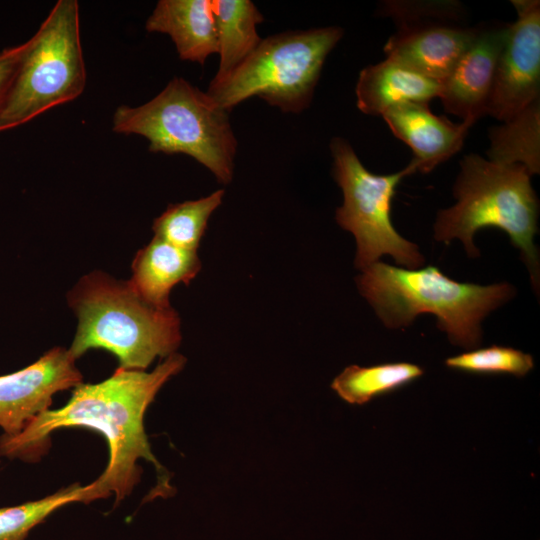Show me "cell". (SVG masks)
<instances>
[{
  "label": "cell",
  "mask_w": 540,
  "mask_h": 540,
  "mask_svg": "<svg viewBox=\"0 0 540 540\" xmlns=\"http://www.w3.org/2000/svg\"><path fill=\"white\" fill-rule=\"evenodd\" d=\"M67 299L78 318L68 349L75 360L90 349H103L117 357L120 368L145 371L180 345L177 312L147 303L128 281L94 271L79 280Z\"/></svg>",
  "instance_id": "3"
},
{
  "label": "cell",
  "mask_w": 540,
  "mask_h": 540,
  "mask_svg": "<svg viewBox=\"0 0 540 540\" xmlns=\"http://www.w3.org/2000/svg\"><path fill=\"white\" fill-rule=\"evenodd\" d=\"M440 92L441 82L391 58L363 68L355 88L357 107L369 116L405 103H429Z\"/></svg>",
  "instance_id": "15"
},
{
  "label": "cell",
  "mask_w": 540,
  "mask_h": 540,
  "mask_svg": "<svg viewBox=\"0 0 540 540\" xmlns=\"http://www.w3.org/2000/svg\"><path fill=\"white\" fill-rule=\"evenodd\" d=\"M447 367L474 374H510L525 376L534 366L530 354L493 345L465 352L446 359Z\"/></svg>",
  "instance_id": "22"
},
{
  "label": "cell",
  "mask_w": 540,
  "mask_h": 540,
  "mask_svg": "<svg viewBox=\"0 0 540 540\" xmlns=\"http://www.w3.org/2000/svg\"><path fill=\"white\" fill-rule=\"evenodd\" d=\"M343 37L336 26L286 31L261 40L257 48L207 93L230 112L257 96L283 112L308 108L324 62Z\"/></svg>",
  "instance_id": "6"
},
{
  "label": "cell",
  "mask_w": 540,
  "mask_h": 540,
  "mask_svg": "<svg viewBox=\"0 0 540 540\" xmlns=\"http://www.w3.org/2000/svg\"><path fill=\"white\" fill-rule=\"evenodd\" d=\"M219 66L211 83L228 77L259 45L257 25L263 15L250 0H212Z\"/></svg>",
  "instance_id": "17"
},
{
  "label": "cell",
  "mask_w": 540,
  "mask_h": 540,
  "mask_svg": "<svg viewBox=\"0 0 540 540\" xmlns=\"http://www.w3.org/2000/svg\"><path fill=\"white\" fill-rule=\"evenodd\" d=\"M77 0H58L27 47L0 113V131L70 102L85 89Z\"/></svg>",
  "instance_id": "7"
},
{
  "label": "cell",
  "mask_w": 540,
  "mask_h": 540,
  "mask_svg": "<svg viewBox=\"0 0 540 540\" xmlns=\"http://www.w3.org/2000/svg\"><path fill=\"white\" fill-rule=\"evenodd\" d=\"M382 15L391 17L396 31L384 45L386 58L442 82L475 38L456 1H385Z\"/></svg>",
  "instance_id": "9"
},
{
  "label": "cell",
  "mask_w": 540,
  "mask_h": 540,
  "mask_svg": "<svg viewBox=\"0 0 540 540\" xmlns=\"http://www.w3.org/2000/svg\"><path fill=\"white\" fill-rule=\"evenodd\" d=\"M131 268L128 282L134 291L147 303L168 308L171 290L179 283L188 285L200 271L201 262L197 251L153 237L137 252Z\"/></svg>",
  "instance_id": "16"
},
{
  "label": "cell",
  "mask_w": 540,
  "mask_h": 540,
  "mask_svg": "<svg viewBox=\"0 0 540 540\" xmlns=\"http://www.w3.org/2000/svg\"><path fill=\"white\" fill-rule=\"evenodd\" d=\"M488 160L500 164H520L531 175L540 171V99L493 127L489 133Z\"/></svg>",
  "instance_id": "18"
},
{
  "label": "cell",
  "mask_w": 540,
  "mask_h": 540,
  "mask_svg": "<svg viewBox=\"0 0 540 540\" xmlns=\"http://www.w3.org/2000/svg\"><path fill=\"white\" fill-rule=\"evenodd\" d=\"M87 485L76 483L44 498L0 508V540H26L30 531L57 509L83 502Z\"/></svg>",
  "instance_id": "21"
},
{
  "label": "cell",
  "mask_w": 540,
  "mask_h": 540,
  "mask_svg": "<svg viewBox=\"0 0 540 540\" xmlns=\"http://www.w3.org/2000/svg\"><path fill=\"white\" fill-rule=\"evenodd\" d=\"M356 284L386 327H408L430 313L449 341L467 350L481 344L482 320L515 295L508 283L457 282L432 265L406 269L381 261L361 271Z\"/></svg>",
  "instance_id": "2"
},
{
  "label": "cell",
  "mask_w": 540,
  "mask_h": 540,
  "mask_svg": "<svg viewBox=\"0 0 540 540\" xmlns=\"http://www.w3.org/2000/svg\"><path fill=\"white\" fill-rule=\"evenodd\" d=\"M423 373L420 366L407 362L369 367L350 365L334 378L331 388L347 403L363 405L414 381Z\"/></svg>",
  "instance_id": "19"
},
{
  "label": "cell",
  "mask_w": 540,
  "mask_h": 540,
  "mask_svg": "<svg viewBox=\"0 0 540 540\" xmlns=\"http://www.w3.org/2000/svg\"><path fill=\"white\" fill-rule=\"evenodd\" d=\"M178 353L166 357L151 372L118 368L106 380L81 383L61 408L47 409L35 416L14 436H0V457L33 462L44 453L52 432L59 428L82 426L100 432L109 447L104 472L87 485L85 503L115 495L119 503L140 481L139 459L156 467L168 481L164 468L151 451L144 430V414L161 387L185 366ZM158 481V483H159Z\"/></svg>",
  "instance_id": "1"
},
{
  "label": "cell",
  "mask_w": 540,
  "mask_h": 540,
  "mask_svg": "<svg viewBox=\"0 0 540 540\" xmlns=\"http://www.w3.org/2000/svg\"><path fill=\"white\" fill-rule=\"evenodd\" d=\"M224 190L208 196L171 204L153 222L154 237L177 247L197 251L211 214L221 205Z\"/></svg>",
  "instance_id": "20"
},
{
  "label": "cell",
  "mask_w": 540,
  "mask_h": 540,
  "mask_svg": "<svg viewBox=\"0 0 540 540\" xmlns=\"http://www.w3.org/2000/svg\"><path fill=\"white\" fill-rule=\"evenodd\" d=\"M510 24H479L477 34L441 82L444 109L473 124L486 115L495 69Z\"/></svg>",
  "instance_id": "12"
},
{
  "label": "cell",
  "mask_w": 540,
  "mask_h": 540,
  "mask_svg": "<svg viewBox=\"0 0 540 540\" xmlns=\"http://www.w3.org/2000/svg\"><path fill=\"white\" fill-rule=\"evenodd\" d=\"M382 117L392 133L412 149L411 163L421 173L431 172L457 153L474 125L469 121L454 123L435 115L426 102L397 105Z\"/></svg>",
  "instance_id": "13"
},
{
  "label": "cell",
  "mask_w": 540,
  "mask_h": 540,
  "mask_svg": "<svg viewBox=\"0 0 540 540\" xmlns=\"http://www.w3.org/2000/svg\"><path fill=\"white\" fill-rule=\"evenodd\" d=\"M145 28L169 35L183 61L203 65L210 55L218 53L212 0H160Z\"/></svg>",
  "instance_id": "14"
},
{
  "label": "cell",
  "mask_w": 540,
  "mask_h": 540,
  "mask_svg": "<svg viewBox=\"0 0 540 540\" xmlns=\"http://www.w3.org/2000/svg\"><path fill=\"white\" fill-rule=\"evenodd\" d=\"M517 19L500 52L486 115L505 122L540 99V2L513 0Z\"/></svg>",
  "instance_id": "10"
},
{
  "label": "cell",
  "mask_w": 540,
  "mask_h": 540,
  "mask_svg": "<svg viewBox=\"0 0 540 540\" xmlns=\"http://www.w3.org/2000/svg\"><path fill=\"white\" fill-rule=\"evenodd\" d=\"M113 131L144 137L154 153L190 156L221 184L232 181L238 142L229 111L182 77L140 106H119Z\"/></svg>",
  "instance_id": "5"
},
{
  "label": "cell",
  "mask_w": 540,
  "mask_h": 540,
  "mask_svg": "<svg viewBox=\"0 0 540 540\" xmlns=\"http://www.w3.org/2000/svg\"><path fill=\"white\" fill-rule=\"evenodd\" d=\"M330 150L333 176L343 193L335 219L356 239V268L363 271L383 255L406 269L422 267L425 259L418 246L395 230L390 216L395 188L402 178L416 172L414 165L410 162L396 173L376 175L363 166L345 139L333 138Z\"/></svg>",
  "instance_id": "8"
},
{
  "label": "cell",
  "mask_w": 540,
  "mask_h": 540,
  "mask_svg": "<svg viewBox=\"0 0 540 540\" xmlns=\"http://www.w3.org/2000/svg\"><path fill=\"white\" fill-rule=\"evenodd\" d=\"M26 47L27 41L0 51V113Z\"/></svg>",
  "instance_id": "23"
},
{
  "label": "cell",
  "mask_w": 540,
  "mask_h": 540,
  "mask_svg": "<svg viewBox=\"0 0 540 540\" xmlns=\"http://www.w3.org/2000/svg\"><path fill=\"white\" fill-rule=\"evenodd\" d=\"M82 383L69 350L56 347L34 363L0 376V428L14 436L39 413L49 409L54 394Z\"/></svg>",
  "instance_id": "11"
},
{
  "label": "cell",
  "mask_w": 540,
  "mask_h": 540,
  "mask_svg": "<svg viewBox=\"0 0 540 540\" xmlns=\"http://www.w3.org/2000/svg\"><path fill=\"white\" fill-rule=\"evenodd\" d=\"M531 174L520 164H500L471 153L460 161L453 193L456 203L440 210L434 223L437 241L459 239L468 256L477 257L473 242L481 229L505 231L521 252L532 285L539 286V258L534 244L539 204Z\"/></svg>",
  "instance_id": "4"
}]
</instances>
